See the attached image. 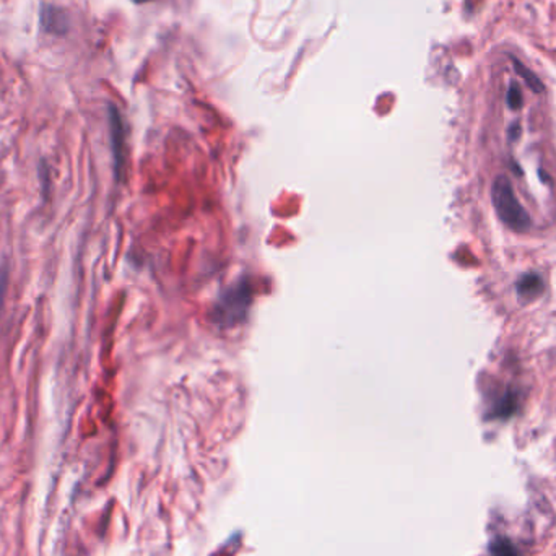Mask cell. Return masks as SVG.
I'll return each mask as SVG.
<instances>
[{
	"mask_svg": "<svg viewBox=\"0 0 556 556\" xmlns=\"http://www.w3.org/2000/svg\"><path fill=\"white\" fill-rule=\"evenodd\" d=\"M491 202L500 220L507 228L516 233H525L530 230L532 218L527 210L520 205L512 191L511 181L507 176L500 174L491 186Z\"/></svg>",
	"mask_w": 556,
	"mask_h": 556,
	"instance_id": "obj_1",
	"label": "cell"
},
{
	"mask_svg": "<svg viewBox=\"0 0 556 556\" xmlns=\"http://www.w3.org/2000/svg\"><path fill=\"white\" fill-rule=\"evenodd\" d=\"M41 28L46 33L54 34V36H66L70 31V16L64 9L56 5H43L39 14Z\"/></svg>",
	"mask_w": 556,
	"mask_h": 556,
	"instance_id": "obj_2",
	"label": "cell"
},
{
	"mask_svg": "<svg viewBox=\"0 0 556 556\" xmlns=\"http://www.w3.org/2000/svg\"><path fill=\"white\" fill-rule=\"evenodd\" d=\"M111 138H113V150H114V160H116V173L121 176L124 173V163H126V137H124V124L117 109L111 106Z\"/></svg>",
	"mask_w": 556,
	"mask_h": 556,
	"instance_id": "obj_3",
	"label": "cell"
},
{
	"mask_svg": "<svg viewBox=\"0 0 556 556\" xmlns=\"http://www.w3.org/2000/svg\"><path fill=\"white\" fill-rule=\"evenodd\" d=\"M519 408V392L516 389L509 388L493 408V412L488 418L493 420H507L511 418Z\"/></svg>",
	"mask_w": 556,
	"mask_h": 556,
	"instance_id": "obj_4",
	"label": "cell"
},
{
	"mask_svg": "<svg viewBox=\"0 0 556 556\" xmlns=\"http://www.w3.org/2000/svg\"><path fill=\"white\" fill-rule=\"evenodd\" d=\"M516 288L519 296L524 298V300H535V298L540 296L543 290H545V283H543L540 275L525 273L519 278Z\"/></svg>",
	"mask_w": 556,
	"mask_h": 556,
	"instance_id": "obj_5",
	"label": "cell"
},
{
	"mask_svg": "<svg viewBox=\"0 0 556 556\" xmlns=\"http://www.w3.org/2000/svg\"><path fill=\"white\" fill-rule=\"evenodd\" d=\"M509 59H511L514 70H516L519 77L525 81L527 86H529L532 91H535V93H543V91H545V85L542 84V80L538 79L537 75L532 72L529 67H525L524 64L520 62V61H517V59L514 57V56H509Z\"/></svg>",
	"mask_w": 556,
	"mask_h": 556,
	"instance_id": "obj_6",
	"label": "cell"
},
{
	"mask_svg": "<svg viewBox=\"0 0 556 556\" xmlns=\"http://www.w3.org/2000/svg\"><path fill=\"white\" fill-rule=\"evenodd\" d=\"M491 556H520L519 548L506 537H496L490 545Z\"/></svg>",
	"mask_w": 556,
	"mask_h": 556,
	"instance_id": "obj_7",
	"label": "cell"
},
{
	"mask_svg": "<svg viewBox=\"0 0 556 556\" xmlns=\"http://www.w3.org/2000/svg\"><path fill=\"white\" fill-rule=\"evenodd\" d=\"M506 99H507L509 109L517 111L522 108V91H520V88L516 84H511V86H509Z\"/></svg>",
	"mask_w": 556,
	"mask_h": 556,
	"instance_id": "obj_8",
	"label": "cell"
},
{
	"mask_svg": "<svg viewBox=\"0 0 556 556\" xmlns=\"http://www.w3.org/2000/svg\"><path fill=\"white\" fill-rule=\"evenodd\" d=\"M7 286H9V268L4 267L2 271H0V311H2L4 296H5V291H7Z\"/></svg>",
	"mask_w": 556,
	"mask_h": 556,
	"instance_id": "obj_9",
	"label": "cell"
},
{
	"mask_svg": "<svg viewBox=\"0 0 556 556\" xmlns=\"http://www.w3.org/2000/svg\"><path fill=\"white\" fill-rule=\"evenodd\" d=\"M519 136H520V127H519V124H512L511 128H509V138H511L512 142H514V140H517V138H519Z\"/></svg>",
	"mask_w": 556,
	"mask_h": 556,
	"instance_id": "obj_10",
	"label": "cell"
},
{
	"mask_svg": "<svg viewBox=\"0 0 556 556\" xmlns=\"http://www.w3.org/2000/svg\"><path fill=\"white\" fill-rule=\"evenodd\" d=\"M136 2H143V0H136Z\"/></svg>",
	"mask_w": 556,
	"mask_h": 556,
	"instance_id": "obj_11",
	"label": "cell"
}]
</instances>
